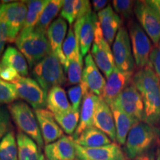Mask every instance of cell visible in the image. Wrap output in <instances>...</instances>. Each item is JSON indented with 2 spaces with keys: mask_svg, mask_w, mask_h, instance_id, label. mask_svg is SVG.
Listing matches in <instances>:
<instances>
[{
  "mask_svg": "<svg viewBox=\"0 0 160 160\" xmlns=\"http://www.w3.org/2000/svg\"><path fill=\"white\" fill-rule=\"evenodd\" d=\"M6 42L4 41L3 39H2L0 38V57H2L3 55V51H4V48H5V45Z\"/></svg>",
  "mask_w": 160,
  "mask_h": 160,
  "instance_id": "cell-45",
  "label": "cell"
},
{
  "mask_svg": "<svg viewBox=\"0 0 160 160\" xmlns=\"http://www.w3.org/2000/svg\"><path fill=\"white\" fill-rule=\"evenodd\" d=\"M134 13L139 25L155 45L160 42V17L145 2L137 1Z\"/></svg>",
  "mask_w": 160,
  "mask_h": 160,
  "instance_id": "cell-12",
  "label": "cell"
},
{
  "mask_svg": "<svg viewBox=\"0 0 160 160\" xmlns=\"http://www.w3.org/2000/svg\"><path fill=\"white\" fill-rule=\"evenodd\" d=\"M35 114L45 145L54 142L64 137L62 129L58 125L54 115L51 111L46 109L35 110Z\"/></svg>",
  "mask_w": 160,
  "mask_h": 160,
  "instance_id": "cell-18",
  "label": "cell"
},
{
  "mask_svg": "<svg viewBox=\"0 0 160 160\" xmlns=\"http://www.w3.org/2000/svg\"><path fill=\"white\" fill-rule=\"evenodd\" d=\"M98 21L103 36L110 45L114 42L118 31L122 28V20L109 5L97 13Z\"/></svg>",
  "mask_w": 160,
  "mask_h": 160,
  "instance_id": "cell-21",
  "label": "cell"
},
{
  "mask_svg": "<svg viewBox=\"0 0 160 160\" xmlns=\"http://www.w3.org/2000/svg\"><path fill=\"white\" fill-rule=\"evenodd\" d=\"M108 1L106 0H93L92 1V5L93 7V10L94 11L98 12L102 11L104 8H105V6L108 5Z\"/></svg>",
  "mask_w": 160,
  "mask_h": 160,
  "instance_id": "cell-43",
  "label": "cell"
},
{
  "mask_svg": "<svg viewBox=\"0 0 160 160\" xmlns=\"http://www.w3.org/2000/svg\"><path fill=\"white\" fill-rule=\"evenodd\" d=\"M149 65L152 68L160 81V42L155 45L150 54Z\"/></svg>",
  "mask_w": 160,
  "mask_h": 160,
  "instance_id": "cell-39",
  "label": "cell"
},
{
  "mask_svg": "<svg viewBox=\"0 0 160 160\" xmlns=\"http://www.w3.org/2000/svg\"><path fill=\"white\" fill-rule=\"evenodd\" d=\"M60 17L68 21L70 25H72L77 20V15L75 11L74 0H65L62 8L60 12Z\"/></svg>",
  "mask_w": 160,
  "mask_h": 160,
  "instance_id": "cell-37",
  "label": "cell"
},
{
  "mask_svg": "<svg viewBox=\"0 0 160 160\" xmlns=\"http://www.w3.org/2000/svg\"><path fill=\"white\" fill-rule=\"evenodd\" d=\"M77 160H126L121 148L117 143L99 148H85L75 143Z\"/></svg>",
  "mask_w": 160,
  "mask_h": 160,
  "instance_id": "cell-15",
  "label": "cell"
},
{
  "mask_svg": "<svg viewBox=\"0 0 160 160\" xmlns=\"http://www.w3.org/2000/svg\"><path fill=\"white\" fill-rule=\"evenodd\" d=\"M113 55L116 68L121 71L132 72L135 68V61L132 52L129 33L122 27L113 43Z\"/></svg>",
  "mask_w": 160,
  "mask_h": 160,
  "instance_id": "cell-8",
  "label": "cell"
},
{
  "mask_svg": "<svg viewBox=\"0 0 160 160\" xmlns=\"http://www.w3.org/2000/svg\"><path fill=\"white\" fill-rule=\"evenodd\" d=\"M8 111L20 131L34 140L39 148H42L45 143L39 122L28 105L24 102H14L8 106Z\"/></svg>",
  "mask_w": 160,
  "mask_h": 160,
  "instance_id": "cell-5",
  "label": "cell"
},
{
  "mask_svg": "<svg viewBox=\"0 0 160 160\" xmlns=\"http://www.w3.org/2000/svg\"><path fill=\"white\" fill-rule=\"evenodd\" d=\"M112 105L117 106L139 122H145V107L142 97L133 83L118 96Z\"/></svg>",
  "mask_w": 160,
  "mask_h": 160,
  "instance_id": "cell-9",
  "label": "cell"
},
{
  "mask_svg": "<svg viewBox=\"0 0 160 160\" xmlns=\"http://www.w3.org/2000/svg\"><path fill=\"white\" fill-rule=\"evenodd\" d=\"M13 85L19 97L30 104L33 108L45 109L47 107L48 93L35 79L22 77Z\"/></svg>",
  "mask_w": 160,
  "mask_h": 160,
  "instance_id": "cell-10",
  "label": "cell"
},
{
  "mask_svg": "<svg viewBox=\"0 0 160 160\" xmlns=\"http://www.w3.org/2000/svg\"><path fill=\"white\" fill-rule=\"evenodd\" d=\"M45 156L48 160H77L74 140L71 137L64 136L45 145Z\"/></svg>",
  "mask_w": 160,
  "mask_h": 160,
  "instance_id": "cell-20",
  "label": "cell"
},
{
  "mask_svg": "<svg viewBox=\"0 0 160 160\" xmlns=\"http://www.w3.org/2000/svg\"><path fill=\"white\" fill-rule=\"evenodd\" d=\"M91 56L98 68L108 77L116 68L113 52L111 46L104 37L98 21L95 31V37L91 48Z\"/></svg>",
  "mask_w": 160,
  "mask_h": 160,
  "instance_id": "cell-7",
  "label": "cell"
},
{
  "mask_svg": "<svg viewBox=\"0 0 160 160\" xmlns=\"http://www.w3.org/2000/svg\"><path fill=\"white\" fill-rule=\"evenodd\" d=\"M105 79L100 73L91 54H88L85 58V67L83 68L81 85L84 96L93 93L99 97H102Z\"/></svg>",
  "mask_w": 160,
  "mask_h": 160,
  "instance_id": "cell-13",
  "label": "cell"
},
{
  "mask_svg": "<svg viewBox=\"0 0 160 160\" xmlns=\"http://www.w3.org/2000/svg\"><path fill=\"white\" fill-rule=\"evenodd\" d=\"M136 2L131 0H114L113 1V10L120 17L123 19H131L134 13Z\"/></svg>",
  "mask_w": 160,
  "mask_h": 160,
  "instance_id": "cell-35",
  "label": "cell"
},
{
  "mask_svg": "<svg viewBox=\"0 0 160 160\" xmlns=\"http://www.w3.org/2000/svg\"><path fill=\"white\" fill-rule=\"evenodd\" d=\"M67 29L68 25L66 21L62 18L59 17L51 23L47 31V37L51 53H53L59 59L65 71H67L68 68V64L64 55L62 45L65 39Z\"/></svg>",
  "mask_w": 160,
  "mask_h": 160,
  "instance_id": "cell-17",
  "label": "cell"
},
{
  "mask_svg": "<svg viewBox=\"0 0 160 160\" xmlns=\"http://www.w3.org/2000/svg\"><path fill=\"white\" fill-rule=\"evenodd\" d=\"M1 64L5 67L11 68L17 71L19 74L25 77L28 74V61L22 53L13 46H9L4 52Z\"/></svg>",
  "mask_w": 160,
  "mask_h": 160,
  "instance_id": "cell-26",
  "label": "cell"
},
{
  "mask_svg": "<svg viewBox=\"0 0 160 160\" xmlns=\"http://www.w3.org/2000/svg\"><path fill=\"white\" fill-rule=\"evenodd\" d=\"M157 160H160V149L158 150L157 153Z\"/></svg>",
  "mask_w": 160,
  "mask_h": 160,
  "instance_id": "cell-46",
  "label": "cell"
},
{
  "mask_svg": "<svg viewBox=\"0 0 160 160\" xmlns=\"http://www.w3.org/2000/svg\"><path fill=\"white\" fill-rule=\"evenodd\" d=\"M39 160H48V159L47 158H46V157L44 154H42V157H41V158H40V159Z\"/></svg>",
  "mask_w": 160,
  "mask_h": 160,
  "instance_id": "cell-47",
  "label": "cell"
},
{
  "mask_svg": "<svg viewBox=\"0 0 160 160\" xmlns=\"http://www.w3.org/2000/svg\"><path fill=\"white\" fill-rule=\"evenodd\" d=\"M62 51L64 55L68 64L71 60L75 59L78 55L81 53L79 48V42L76 37L73 29L71 27L69 28L68 33L66 36L65 41L62 45Z\"/></svg>",
  "mask_w": 160,
  "mask_h": 160,
  "instance_id": "cell-32",
  "label": "cell"
},
{
  "mask_svg": "<svg viewBox=\"0 0 160 160\" xmlns=\"http://www.w3.org/2000/svg\"><path fill=\"white\" fill-rule=\"evenodd\" d=\"M27 11L25 2L3 3L0 8V19L5 22L8 26L14 41L23 28Z\"/></svg>",
  "mask_w": 160,
  "mask_h": 160,
  "instance_id": "cell-11",
  "label": "cell"
},
{
  "mask_svg": "<svg viewBox=\"0 0 160 160\" xmlns=\"http://www.w3.org/2000/svg\"><path fill=\"white\" fill-rule=\"evenodd\" d=\"M15 43L31 68L51 52L47 33L36 27L22 30Z\"/></svg>",
  "mask_w": 160,
  "mask_h": 160,
  "instance_id": "cell-2",
  "label": "cell"
},
{
  "mask_svg": "<svg viewBox=\"0 0 160 160\" xmlns=\"http://www.w3.org/2000/svg\"><path fill=\"white\" fill-rule=\"evenodd\" d=\"M9 113L8 110L5 107H0V141L11 131L12 125Z\"/></svg>",
  "mask_w": 160,
  "mask_h": 160,
  "instance_id": "cell-38",
  "label": "cell"
},
{
  "mask_svg": "<svg viewBox=\"0 0 160 160\" xmlns=\"http://www.w3.org/2000/svg\"><path fill=\"white\" fill-rule=\"evenodd\" d=\"M74 142L85 148H99L112 143L111 139L105 133L94 126L85 130Z\"/></svg>",
  "mask_w": 160,
  "mask_h": 160,
  "instance_id": "cell-27",
  "label": "cell"
},
{
  "mask_svg": "<svg viewBox=\"0 0 160 160\" xmlns=\"http://www.w3.org/2000/svg\"><path fill=\"white\" fill-rule=\"evenodd\" d=\"M142 97L145 122L155 125L160 122V81L150 65L139 69L132 80Z\"/></svg>",
  "mask_w": 160,
  "mask_h": 160,
  "instance_id": "cell-1",
  "label": "cell"
},
{
  "mask_svg": "<svg viewBox=\"0 0 160 160\" xmlns=\"http://www.w3.org/2000/svg\"><path fill=\"white\" fill-rule=\"evenodd\" d=\"M1 5H0V8H1Z\"/></svg>",
  "mask_w": 160,
  "mask_h": 160,
  "instance_id": "cell-48",
  "label": "cell"
},
{
  "mask_svg": "<svg viewBox=\"0 0 160 160\" xmlns=\"http://www.w3.org/2000/svg\"><path fill=\"white\" fill-rule=\"evenodd\" d=\"M75 11L77 19L92 11L91 3L88 0H75Z\"/></svg>",
  "mask_w": 160,
  "mask_h": 160,
  "instance_id": "cell-41",
  "label": "cell"
},
{
  "mask_svg": "<svg viewBox=\"0 0 160 160\" xmlns=\"http://www.w3.org/2000/svg\"><path fill=\"white\" fill-rule=\"evenodd\" d=\"M79 111L71 109L66 113L54 115V118L62 131L68 135L73 136L79 122Z\"/></svg>",
  "mask_w": 160,
  "mask_h": 160,
  "instance_id": "cell-31",
  "label": "cell"
},
{
  "mask_svg": "<svg viewBox=\"0 0 160 160\" xmlns=\"http://www.w3.org/2000/svg\"><path fill=\"white\" fill-rule=\"evenodd\" d=\"M47 108L53 115L63 114L72 109L65 90L61 86H56L48 91Z\"/></svg>",
  "mask_w": 160,
  "mask_h": 160,
  "instance_id": "cell-24",
  "label": "cell"
},
{
  "mask_svg": "<svg viewBox=\"0 0 160 160\" xmlns=\"http://www.w3.org/2000/svg\"><path fill=\"white\" fill-rule=\"evenodd\" d=\"M134 73L132 72H125L118 70L117 68L107 78L102 99L109 106L114 102L116 99L128 86L132 83Z\"/></svg>",
  "mask_w": 160,
  "mask_h": 160,
  "instance_id": "cell-16",
  "label": "cell"
},
{
  "mask_svg": "<svg viewBox=\"0 0 160 160\" xmlns=\"http://www.w3.org/2000/svg\"><path fill=\"white\" fill-rule=\"evenodd\" d=\"M93 126L105 133L111 141L117 142V131L113 112L111 107L101 97L96 109Z\"/></svg>",
  "mask_w": 160,
  "mask_h": 160,
  "instance_id": "cell-19",
  "label": "cell"
},
{
  "mask_svg": "<svg viewBox=\"0 0 160 160\" xmlns=\"http://www.w3.org/2000/svg\"><path fill=\"white\" fill-rule=\"evenodd\" d=\"M159 138L158 131L153 126L145 122H138L133 125L125 144L127 157L133 159L145 152L153 149Z\"/></svg>",
  "mask_w": 160,
  "mask_h": 160,
  "instance_id": "cell-3",
  "label": "cell"
},
{
  "mask_svg": "<svg viewBox=\"0 0 160 160\" xmlns=\"http://www.w3.org/2000/svg\"><path fill=\"white\" fill-rule=\"evenodd\" d=\"M156 159V153L154 150L152 149L150 151L145 152L142 154L138 156L134 159L131 160H155Z\"/></svg>",
  "mask_w": 160,
  "mask_h": 160,
  "instance_id": "cell-42",
  "label": "cell"
},
{
  "mask_svg": "<svg viewBox=\"0 0 160 160\" xmlns=\"http://www.w3.org/2000/svg\"><path fill=\"white\" fill-rule=\"evenodd\" d=\"M18 98L19 96L15 85L0 78V105L11 104Z\"/></svg>",
  "mask_w": 160,
  "mask_h": 160,
  "instance_id": "cell-34",
  "label": "cell"
},
{
  "mask_svg": "<svg viewBox=\"0 0 160 160\" xmlns=\"http://www.w3.org/2000/svg\"><path fill=\"white\" fill-rule=\"evenodd\" d=\"M99 98L93 93H88L83 97L79 125L71 137L73 140L77 139L85 130L93 126V119Z\"/></svg>",
  "mask_w": 160,
  "mask_h": 160,
  "instance_id": "cell-22",
  "label": "cell"
},
{
  "mask_svg": "<svg viewBox=\"0 0 160 160\" xmlns=\"http://www.w3.org/2000/svg\"><path fill=\"white\" fill-rule=\"evenodd\" d=\"M0 160H18L17 142L13 131L0 141Z\"/></svg>",
  "mask_w": 160,
  "mask_h": 160,
  "instance_id": "cell-30",
  "label": "cell"
},
{
  "mask_svg": "<svg viewBox=\"0 0 160 160\" xmlns=\"http://www.w3.org/2000/svg\"><path fill=\"white\" fill-rule=\"evenodd\" d=\"M82 54L80 53L75 59L68 63V68L67 70L68 82L70 85H77L82 81L83 71Z\"/></svg>",
  "mask_w": 160,
  "mask_h": 160,
  "instance_id": "cell-33",
  "label": "cell"
},
{
  "mask_svg": "<svg viewBox=\"0 0 160 160\" xmlns=\"http://www.w3.org/2000/svg\"><path fill=\"white\" fill-rule=\"evenodd\" d=\"M98 17L93 11L77 19L73 25V31L79 42L80 51L85 56L90 51L95 37Z\"/></svg>",
  "mask_w": 160,
  "mask_h": 160,
  "instance_id": "cell-14",
  "label": "cell"
},
{
  "mask_svg": "<svg viewBox=\"0 0 160 160\" xmlns=\"http://www.w3.org/2000/svg\"><path fill=\"white\" fill-rule=\"evenodd\" d=\"M18 160H39L42 153L39 145L33 139L22 131L17 135Z\"/></svg>",
  "mask_w": 160,
  "mask_h": 160,
  "instance_id": "cell-25",
  "label": "cell"
},
{
  "mask_svg": "<svg viewBox=\"0 0 160 160\" xmlns=\"http://www.w3.org/2000/svg\"><path fill=\"white\" fill-rule=\"evenodd\" d=\"M68 95L70 101H71L72 109L79 111L80 105H81L82 100L83 99L84 97L81 83L69 88L68 91Z\"/></svg>",
  "mask_w": 160,
  "mask_h": 160,
  "instance_id": "cell-36",
  "label": "cell"
},
{
  "mask_svg": "<svg viewBox=\"0 0 160 160\" xmlns=\"http://www.w3.org/2000/svg\"><path fill=\"white\" fill-rule=\"evenodd\" d=\"M28 11L22 29L31 28L37 26L42 13L47 5L48 0H31L25 1Z\"/></svg>",
  "mask_w": 160,
  "mask_h": 160,
  "instance_id": "cell-29",
  "label": "cell"
},
{
  "mask_svg": "<svg viewBox=\"0 0 160 160\" xmlns=\"http://www.w3.org/2000/svg\"><path fill=\"white\" fill-rule=\"evenodd\" d=\"M63 4L64 1L62 0H48V2L44 9L36 28L47 33L49 26L62 9Z\"/></svg>",
  "mask_w": 160,
  "mask_h": 160,
  "instance_id": "cell-28",
  "label": "cell"
},
{
  "mask_svg": "<svg viewBox=\"0 0 160 160\" xmlns=\"http://www.w3.org/2000/svg\"><path fill=\"white\" fill-rule=\"evenodd\" d=\"M110 107L112 110L114 118L116 131H117V142H118L119 145H123L126 142V139L130 131L133 127V125L139 122L130 117L114 105H111Z\"/></svg>",
  "mask_w": 160,
  "mask_h": 160,
  "instance_id": "cell-23",
  "label": "cell"
},
{
  "mask_svg": "<svg viewBox=\"0 0 160 160\" xmlns=\"http://www.w3.org/2000/svg\"><path fill=\"white\" fill-rule=\"evenodd\" d=\"M32 75L47 93L53 87L61 86L66 81L62 64L51 52L33 68Z\"/></svg>",
  "mask_w": 160,
  "mask_h": 160,
  "instance_id": "cell-4",
  "label": "cell"
},
{
  "mask_svg": "<svg viewBox=\"0 0 160 160\" xmlns=\"http://www.w3.org/2000/svg\"><path fill=\"white\" fill-rule=\"evenodd\" d=\"M145 2L160 17V0H146Z\"/></svg>",
  "mask_w": 160,
  "mask_h": 160,
  "instance_id": "cell-44",
  "label": "cell"
},
{
  "mask_svg": "<svg viewBox=\"0 0 160 160\" xmlns=\"http://www.w3.org/2000/svg\"><path fill=\"white\" fill-rule=\"evenodd\" d=\"M21 77L22 76H20L14 69L5 67L0 63V78L4 81L13 84Z\"/></svg>",
  "mask_w": 160,
  "mask_h": 160,
  "instance_id": "cell-40",
  "label": "cell"
},
{
  "mask_svg": "<svg viewBox=\"0 0 160 160\" xmlns=\"http://www.w3.org/2000/svg\"><path fill=\"white\" fill-rule=\"evenodd\" d=\"M129 37L135 65L140 69L149 65L152 45L150 38L139 23L131 22L129 25Z\"/></svg>",
  "mask_w": 160,
  "mask_h": 160,
  "instance_id": "cell-6",
  "label": "cell"
}]
</instances>
